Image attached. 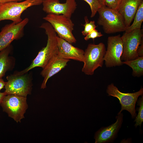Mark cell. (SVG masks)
Here are the masks:
<instances>
[{
    "label": "cell",
    "mask_w": 143,
    "mask_h": 143,
    "mask_svg": "<svg viewBox=\"0 0 143 143\" xmlns=\"http://www.w3.org/2000/svg\"><path fill=\"white\" fill-rule=\"evenodd\" d=\"M39 28L44 29L47 35L46 46L39 51L28 67L21 71L15 72L14 74L16 75L22 74L37 67H41L43 69L53 57L57 55V36L52 26L47 22L43 23Z\"/></svg>",
    "instance_id": "cell-1"
},
{
    "label": "cell",
    "mask_w": 143,
    "mask_h": 143,
    "mask_svg": "<svg viewBox=\"0 0 143 143\" xmlns=\"http://www.w3.org/2000/svg\"><path fill=\"white\" fill-rule=\"evenodd\" d=\"M99 14L97 23L102 26L105 33L110 34L125 32L126 26L124 19L117 10L105 5L97 11Z\"/></svg>",
    "instance_id": "cell-2"
},
{
    "label": "cell",
    "mask_w": 143,
    "mask_h": 143,
    "mask_svg": "<svg viewBox=\"0 0 143 143\" xmlns=\"http://www.w3.org/2000/svg\"><path fill=\"white\" fill-rule=\"evenodd\" d=\"M43 0H26L19 2H11L0 5V22L5 20L12 21L16 24L22 19L21 15L29 7L42 4Z\"/></svg>",
    "instance_id": "cell-3"
},
{
    "label": "cell",
    "mask_w": 143,
    "mask_h": 143,
    "mask_svg": "<svg viewBox=\"0 0 143 143\" xmlns=\"http://www.w3.org/2000/svg\"><path fill=\"white\" fill-rule=\"evenodd\" d=\"M105 52V46L102 43L97 44H89L84 51L82 71L86 75H92L98 68L102 67Z\"/></svg>",
    "instance_id": "cell-4"
},
{
    "label": "cell",
    "mask_w": 143,
    "mask_h": 143,
    "mask_svg": "<svg viewBox=\"0 0 143 143\" xmlns=\"http://www.w3.org/2000/svg\"><path fill=\"white\" fill-rule=\"evenodd\" d=\"M7 81L5 86V92L7 95H14L26 97L31 93L32 77L27 72L21 75L14 74L6 77Z\"/></svg>",
    "instance_id": "cell-5"
},
{
    "label": "cell",
    "mask_w": 143,
    "mask_h": 143,
    "mask_svg": "<svg viewBox=\"0 0 143 143\" xmlns=\"http://www.w3.org/2000/svg\"><path fill=\"white\" fill-rule=\"evenodd\" d=\"M43 19L51 25L59 37L71 44L76 42L72 33L74 24L70 18L62 14L50 13Z\"/></svg>",
    "instance_id": "cell-6"
},
{
    "label": "cell",
    "mask_w": 143,
    "mask_h": 143,
    "mask_svg": "<svg viewBox=\"0 0 143 143\" xmlns=\"http://www.w3.org/2000/svg\"><path fill=\"white\" fill-rule=\"evenodd\" d=\"M26 97L14 95L5 96L0 104L3 111L17 123L20 122L24 118V114L28 108Z\"/></svg>",
    "instance_id": "cell-7"
},
{
    "label": "cell",
    "mask_w": 143,
    "mask_h": 143,
    "mask_svg": "<svg viewBox=\"0 0 143 143\" xmlns=\"http://www.w3.org/2000/svg\"><path fill=\"white\" fill-rule=\"evenodd\" d=\"M106 91L109 96L118 98L121 106V109L118 114L126 110L129 112L132 118L137 115L135 105L138 97L143 95V88L141 87L138 91L132 93H124L120 92L114 84L111 83L108 85Z\"/></svg>",
    "instance_id": "cell-8"
},
{
    "label": "cell",
    "mask_w": 143,
    "mask_h": 143,
    "mask_svg": "<svg viewBox=\"0 0 143 143\" xmlns=\"http://www.w3.org/2000/svg\"><path fill=\"white\" fill-rule=\"evenodd\" d=\"M121 37L123 45L121 60L126 61L137 58L138 57L137 50L143 40L142 29H135L129 32H125Z\"/></svg>",
    "instance_id": "cell-9"
},
{
    "label": "cell",
    "mask_w": 143,
    "mask_h": 143,
    "mask_svg": "<svg viewBox=\"0 0 143 143\" xmlns=\"http://www.w3.org/2000/svg\"><path fill=\"white\" fill-rule=\"evenodd\" d=\"M123 51V43L120 35L108 37L107 50L104 58L106 67L110 68L123 64L121 60Z\"/></svg>",
    "instance_id": "cell-10"
},
{
    "label": "cell",
    "mask_w": 143,
    "mask_h": 143,
    "mask_svg": "<svg viewBox=\"0 0 143 143\" xmlns=\"http://www.w3.org/2000/svg\"><path fill=\"white\" fill-rule=\"evenodd\" d=\"M29 21L25 18L20 22H13L3 27L0 32V51L11 44L14 40L21 38L24 35V27Z\"/></svg>",
    "instance_id": "cell-11"
},
{
    "label": "cell",
    "mask_w": 143,
    "mask_h": 143,
    "mask_svg": "<svg viewBox=\"0 0 143 143\" xmlns=\"http://www.w3.org/2000/svg\"><path fill=\"white\" fill-rule=\"evenodd\" d=\"M42 4L43 10L47 14H62L70 18L77 6L75 0H66L64 3L59 0H43Z\"/></svg>",
    "instance_id": "cell-12"
},
{
    "label": "cell",
    "mask_w": 143,
    "mask_h": 143,
    "mask_svg": "<svg viewBox=\"0 0 143 143\" xmlns=\"http://www.w3.org/2000/svg\"><path fill=\"white\" fill-rule=\"evenodd\" d=\"M118 115L115 123L108 127H101L95 132L94 137L95 143H108L114 140L123 122V113Z\"/></svg>",
    "instance_id": "cell-13"
},
{
    "label": "cell",
    "mask_w": 143,
    "mask_h": 143,
    "mask_svg": "<svg viewBox=\"0 0 143 143\" xmlns=\"http://www.w3.org/2000/svg\"><path fill=\"white\" fill-rule=\"evenodd\" d=\"M58 47L57 55L65 59H72L80 62L84 61V51L75 47L64 39L57 37Z\"/></svg>",
    "instance_id": "cell-14"
},
{
    "label": "cell",
    "mask_w": 143,
    "mask_h": 143,
    "mask_svg": "<svg viewBox=\"0 0 143 143\" xmlns=\"http://www.w3.org/2000/svg\"><path fill=\"white\" fill-rule=\"evenodd\" d=\"M69 61V60L61 58L57 55L53 57L43 69L41 73L44 78L41 88H46V84L49 79L64 68Z\"/></svg>",
    "instance_id": "cell-15"
},
{
    "label": "cell",
    "mask_w": 143,
    "mask_h": 143,
    "mask_svg": "<svg viewBox=\"0 0 143 143\" xmlns=\"http://www.w3.org/2000/svg\"><path fill=\"white\" fill-rule=\"evenodd\" d=\"M143 0H123L117 10L123 17L127 27L135 17L138 7Z\"/></svg>",
    "instance_id": "cell-16"
},
{
    "label": "cell",
    "mask_w": 143,
    "mask_h": 143,
    "mask_svg": "<svg viewBox=\"0 0 143 143\" xmlns=\"http://www.w3.org/2000/svg\"><path fill=\"white\" fill-rule=\"evenodd\" d=\"M12 48L11 44L0 51V78H2L7 71L12 70L14 67L15 59L9 56Z\"/></svg>",
    "instance_id": "cell-17"
},
{
    "label": "cell",
    "mask_w": 143,
    "mask_h": 143,
    "mask_svg": "<svg viewBox=\"0 0 143 143\" xmlns=\"http://www.w3.org/2000/svg\"><path fill=\"white\" fill-rule=\"evenodd\" d=\"M123 62V64H126L132 68L133 76L140 77L143 75V57H138L132 60Z\"/></svg>",
    "instance_id": "cell-18"
},
{
    "label": "cell",
    "mask_w": 143,
    "mask_h": 143,
    "mask_svg": "<svg viewBox=\"0 0 143 143\" xmlns=\"http://www.w3.org/2000/svg\"><path fill=\"white\" fill-rule=\"evenodd\" d=\"M133 19V23L126 28L125 32H129L134 30L141 29L143 21V1L139 5Z\"/></svg>",
    "instance_id": "cell-19"
},
{
    "label": "cell",
    "mask_w": 143,
    "mask_h": 143,
    "mask_svg": "<svg viewBox=\"0 0 143 143\" xmlns=\"http://www.w3.org/2000/svg\"><path fill=\"white\" fill-rule=\"evenodd\" d=\"M141 96V97L139 98L136 102L137 105L139 107L137 108L138 113L134 121L136 122L135 124V127H136L138 126H139L140 128L143 121V95Z\"/></svg>",
    "instance_id": "cell-20"
},
{
    "label": "cell",
    "mask_w": 143,
    "mask_h": 143,
    "mask_svg": "<svg viewBox=\"0 0 143 143\" xmlns=\"http://www.w3.org/2000/svg\"><path fill=\"white\" fill-rule=\"evenodd\" d=\"M85 23L83 25L84 27V30L82 31L83 35L86 36L93 30L95 29L97 27L95 24L94 21H89L87 17L86 16L84 17Z\"/></svg>",
    "instance_id": "cell-21"
},
{
    "label": "cell",
    "mask_w": 143,
    "mask_h": 143,
    "mask_svg": "<svg viewBox=\"0 0 143 143\" xmlns=\"http://www.w3.org/2000/svg\"><path fill=\"white\" fill-rule=\"evenodd\" d=\"M87 3L90 6L91 10V17H94L97 12L101 6L99 0H83Z\"/></svg>",
    "instance_id": "cell-22"
},
{
    "label": "cell",
    "mask_w": 143,
    "mask_h": 143,
    "mask_svg": "<svg viewBox=\"0 0 143 143\" xmlns=\"http://www.w3.org/2000/svg\"><path fill=\"white\" fill-rule=\"evenodd\" d=\"M123 0H105V5L112 9L117 10Z\"/></svg>",
    "instance_id": "cell-23"
},
{
    "label": "cell",
    "mask_w": 143,
    "mask_h": 143,
    "mask_svg": "<svg viewBox=\"0 0 143 143\" xmlns=\"http://www.w3.org/2000/svg\"><path fill=\"white\" fill-rule=\"evenodd\" d=\"M103 35L101 32H99L97 30L95 29L86 35L84 39L86 41H87L91 38L94 40L95 38L101 37Z\"/></svg>",
    "instance_id": "cell-24"
},
{
    "label": "cell",
    "mask_w": 143,
    "mask_h": 143,
    "mask_svg": "<svg viewBox=\"0 0 143 143\" xmlns=\"http://www.w3.org/2000/svg\"><path fill=\"white\" fill-rule=\"evenodd\" d=\"M137 54L138 57H143V40L138 48Z\"/></svg>",
    "instance_id": "cell-25"
},
{
    "label": "cell",
    "mask_w": 143,
    "mask_h": 143,
    "mask_svg": "<svg viewBox=\"0 0 143 143\" xmlns=\"http://www.w3.org/2000/svg\"><path fill=\"white\" fill-rule=\"evenodd\" d=\"M23 0H0V4H3L11 2H21Z\"/></svg>",
    "instance_id": "cell-26"
},
{
    "label": "cell",
    "mask_w": 143,
    "mask_h": 143,
    "mask_svg": "<svg viewBox=\"0 0 143 143\" xmlns=\"http://www.w3.org/2000/svg\"><path fill=\"white\" fill-rule=\"evenodd\" d=\"M6 83L2 78H0V91L5 87Z\"/></svg>",
    "instance_id": "cell-27"
},
{
    "label": "cell",
    "mask_w": 143,
    "mask_h": 143,
    "mask_svg": "<svg viewBox=\"0 0 143 143\" xmlns=\"http://www.w3.org/2000/svg\"><path fill=\"white\" fill-rule=\"evenodd\" d=\"M7 94L5 92H0V104L2 102L5 96Z\"/></svg>",
    "instance_id": "cell-28"
},
{
    "label": "cell",
    "mask_w": 143,
    "mask_h": 143,
    "mask_svg": "<svg viewBox=\"0 0 143 143\" xmlns=\"http://www.w3.org/2000/svg\"><path fill=\"white\" fill-rule=\"evenodd\" d=\"M99 1L101 6L105 5V0H99Z\"/></svg>",
    "instance_id": "cell-29"
},
{
    "label": "cell",
    "mask_w": 143,
    "mask_h": 143,
    "mask_svg": "<svg viewBox=\"0 0 143 143\" xmlns=\"http://www.w3.org/2000/svg\"><path fill=\"white\" fill-rule=\"evenodd\" d=\"M1 4H0V5Z\"/></svg>",
    "instance_id": "cell-30"
}]
</instances>
